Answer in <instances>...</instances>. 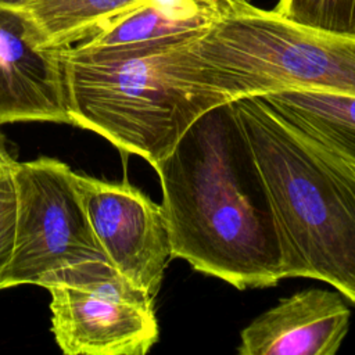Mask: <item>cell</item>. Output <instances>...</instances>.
<instances>
[{"label":"cell","instance_id":"obj_1","mask_svg":"<svg viewBox=\"0 0 355 355\" xmlns=\"http://www.w3.org/2000/svg\"><path fill=\"white\" fill-rule=\"evenodd\" d=\"M153 168L172 258L237 290L283 279L272 208L232 101L200 115Z\"/></svg>","mask_w":355,"mask_h":355},{"label":"cell","instance_id":"obj_2","mask_svg":"<svg viewBox=\"0 0 355 355\" xmlns=\"http://www.w3.org/2000/svg\"><path fill=\"white\" fill-rule=\"evenodd\" d=\"M232 103L272 208L283 279L324 282L355 304V162L259 96Z\"/></svg>","mask_w":355,"mask_h":355},{"label":"cell","instance_id":"obj_3","mask_svg":"<svg viewBox=\"0 0 355 355\" xmlns=\"http://www.w3.org/2000/svg\"><path fill=\"white\" fill-rule=\"evenodd\" d=\"M191 37L61 49L69 123L154 166L200 115L229 103L182 71L178 46Z\"/></svg>","mask_w":355,"mask_h":355},{"label":"cell","instance_id":"obj_4","mask_svg":"<svg viewBox=\"0 0 355 355\" xmlns=\"http://www.w3.org/2000/svg\"><path fill=\"white\" fill-rule=\"evenodd\" d=\"M191 80L234 101L284 90L355 97V39L311 31L233 0L201 35L178 46Z\"/></svg>","mask_w":355,"mask_h":355},{"label":"cell","instance_id":"obj_5","mask_svg":"<svg viewBox=\"0 0 355 355\" xmlns=\"http://www.w3.org/2000/svg\"><path fill=\"white\" fill-rule=\"evenodd\" d=\"M15 226L11 257L0 290L43 286L55 275L93 262H108L87 218L75 172L62 161L40 157L14 162Z\"/></svg>","mask_w":355,"mask_h":355},{"label":"cell","instance_id":"obj_6","mask_svg":"<svg viewBox=\"0 0 355 355\" xmlns=\"http://www.w3.org/2000/svg\"><path fill=\"white\" fill-rule=\"evenodd\" d=\"M42 287L51 295V331L65 355H144L158 341L155 300L110 262L64 270Z\"/></svg>","mask_w":355,"mask_h":355},{"label":"cell","instance_id":"obj_7","mask_svg":"<svg viewBox=\"0 0 355 355\" xmlns=\"http://www.w3.org/2000/svg\"><path fill=\"white\" fill-rule=\"evenodd\" d=\"M94 237L108 262L155 300L171 257L161 205L128 180L107 182L75 173Z\"/></svg>","mask_w":355,"mask_h":355},{"label":"cell","instance_id":"obj_8","mask_svg":"<svg viewBox=\"0 0 355 355\" xmlns=\"http://www.w3.org/2000/svg\"><path fill=\"white\" fill-rule=\"evenodd\" d=\"M60 50L36 40L21 10L0 6V125L69 123Z\"/></svg>","mask_w":355,"mask_h":355},{"label":"cell","instance_id":"obj_9","mask_svg":"<svg viewBox=\"0 0 355 355\" xmlns=\"http://www.w3.org/2000/svg\"><path fill=\"white\" fill-rule=\"evenodd\" d=\"M351 311L340 291L301 290L257 316L240 333V355H334Z\"/></svg>","mask_w":355,"mask_h":355},{"label":"cell","instance_id":"obj_10","mask_svg":"<svg viewBox=\"0 0 355 355\" xmlns=\"http://www.w3.org/2000/svg\"><path fill=\"white\" fill-rule=\"evenodd\" d=\"M218 17L219 12L209 8L146 0L115 17L79 43L89 47H112L198 36Z\"/></svg>","mask_w":355,"mask_h":355},{"label":"cell","instance_id":"obj_11","mask_svg":"<svg viewBox=\"0 0 355 355\" xmlns=\"http://www.w3.org/2000/svg\"><path fill=\"white\" fill-rule=\"evenodd\" d=\"M259 97L287 122L355 162V97L309 90Z\"/></svg>","mask_w":355,"mask_h":355},{"label":"cell","instance_id":"obj_12","mask_svg":"<svg viewBox=\"0 0 355 355\" xmlns=\"http://www.w3.org/2000/svg\"><path fill=\"white\" fill-rule=\"evenodd\" d=\"M146 0H36L21 10L36 40L49 49L73 46Z\"/></svg>","mask_w":355,"mask_h":355},{"label":"cell","instance_id":"obj_13","mask_svg":"<svg viewBox=\"0 0 355 355\" xmlns=\"http://www.w3.org/2000/svg\"><path fill=\"white\" fill-rule=\"evenodd\" d=\"M273 11L311 31L355 39V0H279Z\"/></svg>","mask_w":355,"mask_h":355},{"label":"cell","instance_id":"obj_14","mask_svg":"<svg viewBox=\"0 0 355 355\" xmlns=\"http://www.w3.org/2000/svg\"><path fill=\"white\" fill-rule=\"evenodd\" d=\"M15 196L12 180L0 191V273L7 265L14 243Z\"/></svg>","mask_w":355,"mask_h":355},{"label":"cell","instance_id":"obj_15","mask_svg":"<svg viewBox=\"0 0 355 355\" xmlns=\"http://www.w3.org/2000/svg\"><path fill=\"white\" fill-rule=\"evenodd\" d=\"M161 1L178 4V6H197L202 8L215 10L219 12V17H220L233 0H161Z\"/></svg>","mask_w":355,"mask_h":355},{"label":"cell","instance_id":"obj_16","mask_svg":"<svg viewBox=\"0 0 355 355\" xmlns=\"http://www.w3.org/2000/svg\"><path fill=\"white\" fill-rule=\"evenodd\" d=\"M14 158L7 153L1 139H0V176L7 175L11 172V168L14 165Z\"/></svg>","mask_w":355,"mask_h":355},{"label":"cell","instance_id":"obj_17","mask_svg":"<svg viewBox=\"0 0 355 355\" xmlns=\"http://www.w3.org/2000/svg\"><path fill=\"white\" fill-rule=\"evenodd\" d=\"M33 1H36V0H0V6L10 7L14 10H24Z\"/></svg>","mask_w":355,"mask_h":355},{"label":"cell","instance_id":"obj_18","mask_svg":"<svg viewBox=\"0 0 355 355\" xmlns=\"http://www.w3.org/2000/svg\"><path fill=\"white\" fill-rule=\"evenodd\" d=\"M10 179H11V172H10V173H7V175L0 176V191L7 186V183L10 182Z\"/></svg>","mask_w":355,"mask_h":355}]
</instances>
